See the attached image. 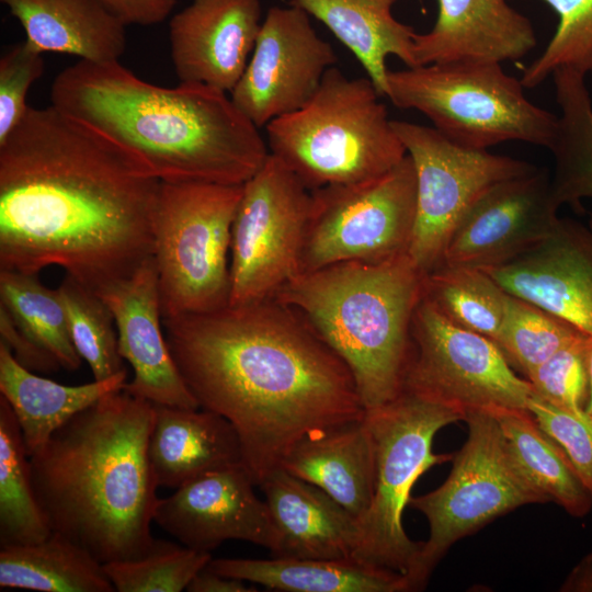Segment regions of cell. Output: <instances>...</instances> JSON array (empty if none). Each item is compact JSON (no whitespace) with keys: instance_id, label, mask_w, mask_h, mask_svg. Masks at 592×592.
<instances>
[{"instance_id":"16","label":"cell","mask_w":592,"mask_h":592,"mask_svg":"<svg viewBox=\"0 0 592 592\" xmlns=\"http://www.w3.org/2000/svg\"><path fill=\"white\" fill-rule=\"evenodd\" d=\"M559 207L546 169L536 168L499 182L462 217L440 265L481 270L501 266L551 231Z\"/></svg>"},{"instance_id":"14","label":"cell","mask_w":592,"mask_h":592,"mask_svg":"<svg viewBox=\"0 0 592 592\" xmlns=\"http://www.w3.org/2000/svg\"><path fill=\"white\" fill-rule=\"evenodd\" d=\"M417 174V212L408 254L425 275L470 206L491 186L536 169L527 161L459 146L434 127L392 119Z\"/></svg>"},{"instance_id":"31","label":"cell","mask_w":592,"mask_h":592,"mask_svg":"<svg viewBox=\"0 0 592 592\" xmlns=\"http://www.w3.org/2000/svg\"><path fill=\"white\" fill-rule=\"evenodd\" d=\"M508 447L531 486L576 517L592 508L591 497L561 446L526 409L493 412Z\"/></svg>"},{"instance_id":"12","label":"cell","mask_w":592,"mask_h":592,"mask_svg":"<svg viewBox=\"0 0 592 592\" xmlns=\"http://www.w3.org/2000/svg\"><path fill=\"white\" fill-rule=\"evenodd\" d=\"M403 391L466 415L477 410H527L533 388L491 339L453 323L422 294L411 321Z\"/></svg>"},{"instance_id":"13","label":"cell","mask_w":592,"mask_h":592,"mask_svg":"<svg viewBox=\"0 0 592 592\" xmlns=\"http://www.w3.org/2000/svg\"><path fill=\"white\" fill-rule=\"evenodd\" d=\"M310 191L270 155L242 185L231 227L230 306L273 298L299 274Z\"/></svg>"},{"instance_id":"38","label":"cell","mask_w":592,"mask_h":592,"mask_svg":"<svg viewBox=\"0 0 592 592\" xmlns=\"http://www.w3.org/2000/svg\"><path fill=\"white\" fill-rule=\"evenodd\" d=\"M558 16L556 31L543 53L524 70V88H535L561 67L592 78V0H542Z\"/></svg>"},{"instance_id":"36","label":"cell","mask_w":592,"mask_h":592,"mask_svg":"<svg viewBox=\"0 0 592 592\" xmlns=\"http://www.w3.org/2000/svg\"><path fill=\"white\" fill-rule=\"evenodd\" d=\"M581 332L568 321L510 294L494 343L525 376Z\"/></svg>"},{"instance_id":"39","label":"cell","mask_w":592,"mask_h":592,"mask_svg":"<svg viewBox=\"0 0 592 592\" xmlns=\"http://www.w3.org/2000/svg\"><path fill=\"white\" fill-rule=\"evenodd\" d=\"M592 337L581 333L526 375L533 392L560 408L581 412L589 399Z\"/></svg>"},{"instance_id":"27","label":"cell","mask_w":592,"mask_h":592,"mask_svg":"<svg viewBox=\"0 0 592 592\" xmlns=\"http://www.w3.org/2000/svg\"><path fill=\"white\" fill-rule=\"evenodd\" d=\"M397 1L289 0L323 23L353 53L380 96H386L389 56H396L407 67H417V32L394 16Z\"/></svg>"},{"instance_id":"8","label":"cell","mask_w":592,"mask_h":592,"mask_svg":"<svg viewBox=\"0 0 592 592\" xmlns=\"http://www.w3.org/2000/svg\"><path fill=\"white\" fill-rule=\"evenodd\" d=\"M242 185L160 182L152 259L162 318L229 305L231 227Z\"/></svg>"},{"instance_id":"29","label":"cell","mask_w":592,"mask_h":592,"mask_svg":"<svg viewBox=\"0 0 592 592\" xmlns=\"http://www.w3.org/2000/svg\"><path fill=\"white\" fill-rule=\"evenodd\" d=\"M0 588L39 592H113L103 563L65 535L1 546Z\"/></svg>"},{"instance_id":"10","label":"cell","mask_w":592,"mask_h":592,"mask_svg":"<svg viewBox=\"0 0 592 592\" xmlns=\"http://www.w3.org/2000/svg\"><path fill=\"white\" fill-rule=\"evenodd\" d=\"M464 421L468 436L453 455L446 480L409 501L430 528L405 576L409 591L425 587L437 562L460 538L522 505L547 502L519 468L493 412L471 411Z\"/></svg>"},{"instance_id":"24","label":"cell","mask_w":592,"mask_h":592,"mask_svg":"<svg viewBox=\"0 0 592 592\" xmlns=\"http://www.w3.org/2000/svg\"><path fill=\"white\" fill-rule=\"evenodd\" d=\"M153 407L148 455L158 487L177 489L209 470L243 464L238 434L221 415L202 408Z\"/></svg>"},{"instance_id":"35","label":"cell","mask_w":592,"mask_h":592,"mask_svg":"<svg viewBox=\"0 0 592 592\" xmlns=\"http://www.w3.org/2000/svg\"><path fill=\"white\" fill-rule=\"evenodd\" d=\"M57 288L72 344L89 365L93 379H106L125 371L115 320L104 300L67 274Z\"/></svg>"},{"instance_id":"3","label":"cell","mask_w":592,"mask_h":592,"mask_svg":"<svg viewBox=\"0 0 592 592\" xmlns=\"http://www.w3.org/2000/svg\"><path fill=\"white\" fill-rule=\"evenodd\" d=\"M50 101L159 182L243 184L270 153L226 92L189 82L159 87L119 60L79 59L55 77Z\"/></svg>"},{"instance_id":"45","label":"cell","mask_w":592,"mask_h":592,"mask_svg":"<svg viewBox=\"0 0 592 592\" xmlns=\"http://www.w3.org/2000/svg\"><path fill=\"white\" fill-rule=\"evenodd\" d=\"M561 591L592 592V554L585 556L570 572Z\"/></svg>"},{"instance_id":"2","label":"cell","mask_w":592,"mask_h":592,"mask_svg":"<svg viewBox=\"0 0 592 592\" xmlns=\"http://www.w3.org/2000/svg\"><path fill=\"white\" fill-rule=\"evenodd\" d=\"M162 322L187 388L234 426L255 486L304 437L365 414L349 366L274 297Z\"/></svg>"},{"instance_id":"15","label":"cell","mask_w":592,"mask_h":592,"mask_svg":"<svg viewBox=\"0 0 592 592\" xmlns=\"http://www.w3.org/2000/svg\"><path fill=\"white\" fill-rule=\"evenodd\" d=\"M337 62L301 9L272 7L266 12L251 58L231 100L258 127L300 109Z\"/></svg>"},{"instance_id":"17","label":"cell","mask_w":592,"mask_h":592,"mask_svg":"<svg viewBox=\"0 0 592 592\" xmlns=\"http://www.w3.org/2000/svg\"><path fill=\"white\" fill-rule=\"evenodd\" d=\"M243 464L209 470L158 500L153 522L180 544L209 553L229 539L272 553L277 532Z\"/></svg>"},{"instance_id":"28","label":"cell","mask_w":592,"mask_h":592,"mask_svg":"<svg viewBox=\"0 0 592 592\" xmlns=\"http://www.w3.org/2000/svg\"><path fill=\"white\" fill-rule=\"evenodd\" d=\"M212 571L285 592H407L400 572L355 559H210Z\"/></svg>"},{"instance_id":"47","label":"cell","mask_w":592,"mask_h":592,"mask_svg":"<svg viewBox=\"0 0 592 592\" xmlns=\"http://www.w3.org/2000/svg\"><path fill=\"white\" fill-rule=\"evenodd\" d=\"M589 227H590L591 230H592V217H591V219H590V221H589Z\"/></svg>"},{"instance_id":"18","label":"cell","mask_w":592,"mask_h":592,"mask_svg":"<svg viewBox=\"0 0 592 592\" xmlns=\"http://www.w3.org/2000/svg\"><path fill=\"white\" fill-rule=\"evenodd\" d=\"M96 294L114 317L119 354L133 369L123 389L155 405L200 408L167 343L152 257Z\"/></svg>"},{"instance_id":"37","label":"cell","mask_w":592,"mask_h":592,"mask_svg":"<svg viewBox=\"0 0 592 592\" xmlns=\"http://www.w3.org/2000/svg\"><path fill=\"white\" fill-rule=\"evenodd\" d=\"M210 559L209 553L156 538L143 556L103 567L118 592H181Z\"/></svg>"},{"instance_id":"4","label":"cell","mask_w":592,"mask_h":592,"mask_svg":"<svg viewBox=\"0 0 592 592\" xmlns=\"http://www.w3.org/2000/svg\"><path fill=\"white\" fill-rule=\"evenodd\" d=\"M150 401L124 389L77 413L30 457L32 483L53 532L102 563L143 556L158 503L148 455Z\"/></svg>"},{"instance_id":"44","label":"cell","mask_w":592,"mask_h":592,"mask_svg":"<svg viewBox=\"0 0 592 592\" xmlns=\"http://www.w3.org/2000/svg\"><path fill=\"white\" fill-rule=\"evenodd\" d=\"M247 581L223 576L207 567L202 569L189 583V592H254L258 591Z\"/></svg>"},{"instance_id":"30","label":"cell","mask_w":592,"mask_h":592,"mask_svg":"<svg viewBox=\"0 0 592 592\" xmlns=\"http://www.w3.org/2000/svg\"><path fill=\"white\" fill-rule=\"evenodd\" d=\"M551 77L560 109L549 147L555 159L553 192L560 206L581 214L582 200H592V100L587 77L579 71L561 67Z\"/></svg>"},{"instance_id":"26","label":"cell","mask_w":592,"mask_h":592,"mask_svg":"<svg viewBox=\"0 0 592 592\" xmlns=\"http://www.w3.org/2000/svg\"><path fill=\"white\" fill-rule=\"evenodd\" d=\"M127 371L82 385H64L20 364L0 341V396L12 408L31 457L68 420L102 397L123 389Z\"/></svg>"},{"instance_id":"23","label":"cell","mask_w":592,"mask_h":592,"mask_svg":"<svg viewBox=\"0 0 592 592\" xmlns=\"http://www.w3.org/2000/svg\"><path fill=\"white\" fill-rule=\"evenodd\" d=\"M280 467L325 491L357 522L371 506L376 455L364 417L304 437Z\"/></svg>"},{"instance_id":"22","label":"cell","mask_w":592,"mask_h":592,"mask_svg":"<svg viewBox=\"0 0 592 592\" xmlns=\"http://www.w3.org/2000/svg\"><path fill=\"white\" fill-rule=\"evenodd\" d=\"M277 532V558L354 559L358 522L318 487L283 468L259 485Z\"/></svg>"},{"instance_id":"43","label":"cell","mask_w":592,"mask_h":592,"mask_svg":"<svg viewBox=\"0 0 592 592\" xmlns=\"http://www.w3.org/2000/svg\"><path fill=\"white\" fill-rule=\"evenodd\" d=\"M124 25H155L164 21L177 0H96Z\"/></svg>"},{"instance_id":"33","label":"cell","mask_w":592,"mask_h":592,"mask_svg":"<svg viewBox=\"0 0 592 592\" xmlns=\"http://www.w3.org/2000/svg\"><path fill=\"white\" fill-rule=\"evenodd\" d=\"M0 307L61 368L72 372L80 367L82 358L72 344L58 288L44 285L38 274L0 270Z\"/></svg>"},{"instance_id":"40","label":"cell","mask_w":592,"mask_h":592,"mask_svg":"<svg viewBox=\"0 0 592 592\" xmlns=\"http://www.w3.org/2000/svg\"><path fill=\"white\" fill-rule=\"evenodd\" d=\"M527 410L565 451L592 500V419L585 411L560 408L534 392Z\"/></svg>"},{"instance_id":"42","label":"cell","mask_w":592,"mask_h":592,"mask_svg":"<svg viewBox=\"0 0 592 592\" xmlns=\"http://www.w3.org/2000/svg\"><path fill=\"white\" fill-rule=\"evenodd\" d=\"M0 341L9 346L20 364L32 372L47 374L61 368L52 356L19 330L9 314L1 307Z\"/></svg>"},{"instance_id":"21","label":"cell","mask_w":592,"mask_h":592,"mask_svg":"<svg viewBox=\"0 0 592 592\" xmlns=\"http://www.w3.org/2000/svg\"><path fill=\"white\" fill-rule=\"evenodd\" d=\"M433 27L415 34L417 66L460 61H515L537 45L532 22L508 0H437Z\"/></svg>"},{"instance_id":"11","label":"cell","mask_w":592,"mask_h":592,"mask_svg":"<svg viewBox=\"0 0 592 592\" xmlns=\"http://www.w3.org/2000/svg\"><path fill=\"white\" fill-rule=\"evenodd\" d=\"M310 194L299 274L408 252L417 212V174L408 155L377 178Z\"/></svg>"},{"instance_id":"5","label":"cell","mask_w":592,"mask_h":592,"mask_svg":"<svg viewBox=\"0 0 592 592\" xmlns=\"http://www.w3.org/2000/svg\"><path fill=\"white\" fill-rule=\"evenodd\" d=\"M423 278L407 252L298 274L274 298L297 310L344 361L366 411L403 391Z\"/></svg>"},{"instance_id":"34","label":"cell","mask_w":592,"mask_h":592,"mask_svg":"<svg viewBox=\"0 0 592 592\" xmlns=\"http://www.w3.org/2000/svg\"><path fill=\"white\" fill-rule=\"evenodd\" d=\"M510 294L485 270L440 265L423 278V297L469 331L497 338Z\"/></svg>"},{"instance_id":"32","label":"cell","mask_w":592,"mask_h":592,"mask_svg":"<svg viewBox=\"0 0 592 592\" xmlns=\"http://www.w3.org/2000/svg\"><path fill=\"white\" fill-rule=\"evenodd\" d=\"M52 533L35 496L19 423L0 396V544H34Z\"/></svg>"},{"instance_id":"20","label":"cell","mask_w":592,"mask_h":592,"mask_svg":"<svg viewBox=\"0 0 592 592\" xmlns=\"http://www.w3.org/2000/svg\"><path fill=\"white\" fill-rule=\"evenodd\" d=\"M262 22L260 0H193L169 22L179 81L231 92L249 62Z\"/></svg>"},{"instance_id":"1","label":"cell","mask_w":592,"mask_h":592,"mask_svg":"<svg viewBox=\"0 0 592 592\" xmlns=\"http://www.w3.org/2000/svg\"><path fill=\"white\" fill-rule=\"evenodd\" d=\"M160 182L54 105L27 107L0 143V270L59 266L94 291L153 249Z\"/></svg>"},{"instance_id":"46","label":"cell","mask_w":592,"mask_h":592,"mask_svg":"<svg viewBox=\"0 0 592 592\" xmlns=\"http://www.w3.org/2000/svg\"><path fill=\"white\" fill-rule=\"evenodd\" d=\"M584 411L592 419V343L589 355V399Z\"/></svg>"},{"instance_id":"19","label":"cell","mask_w":592,"mask_h":592,"mask_svg":"<svg viewBox=\"0 0 592 592\" xmlns=\"http://www.w3.org/2000/svg\"><path fill=\"white\" fill-rule=\"evenodd\" d=\"M487 271L509 294L592 337V230L558 218L551 231L512 261Z\"/></svg>"},{"instance_id":"9","label":"cell","mask_w":592,"mask_h":592,"mask_svg":"<svg viewBox=\"0 0 592 592\" xmlns=\"http://www.w3.org/2000/svg\"><path fill=\"white\" fill-rule=\"evenodd\" d=\"M465 417L457 409L406 391L383 407L365 411L375 446L376 480L371 506L358 520L355 560L403 576L409 572L422 542L410 539L405 532L403 511L419 477L453 459V454L433 452L435 434Z\"/></svg>"},{"instance_id":"41","label":"cell","mask_w":592,"mask_h":592,"mask_svg":"<svg viewBox=\"0 0 592 592\" xmlns=\"http://www.w3.org/2000/svg\"><path fill=\"white\" fill-rule=\"evenodd\" d=\"M44 72L43 54L25 41L0 58V143L15 128L29 105L26 94Z\"/></svg>"},{"instance_id":"7","label":"cell","mask_w":592,"mask_h":592,"mask_svg":"<svg viewBox=\"0 0 592 592\" xmlns=\"http://www.w3.org/2000/svg\"><path fill=\"white\" fill-rule=\"evenodd\" d=\"M386 96L415 110L453 143L485 149L523 141L549 149L558 116L531 102L501 62L460 60L388 70Z\"/></svg>"},{"instance_id":"6","label":"cell","mask_w":592,"mask_h":592,"mask_svg":"<svg viewBox=\"0 0 592 592\" xmlns=\"http://www.w3.org/2000/svg\"><path fill=\"white\" fill-rule=\"evenodd\" d=\"M372 80L329 68L314 95L266 126L267 149L309 190L377 178L407 155Z\"/></svg>"},{"instance_id":"25","label":"cell","mask_w":592,"mask_h":592,"mask_svg":"<svg viewBox=\"0 0 592 592\" xmlns=\"http://www.w3.org/2000/svg\"><path fill=\"white\" fill-rule=\"evenodd\" d=\"M38 53H60L92 62L117 61L126 25L96 0H0Z\"/></svg>"}]
</instances>
